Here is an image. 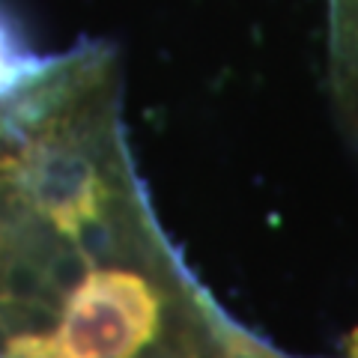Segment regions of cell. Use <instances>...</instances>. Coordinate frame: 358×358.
Masks as SVG:
<instances>
[{"instance_id": "cell-1", "label": "cell", "mask_w": 358, "mask_h": 358, "mask_svg": "<svg viewBox=\"0 0 358 358\" xmlns=\"http://www.w3.org/2000/svg\"><path fill=\"white\" fill-rule=\"evenodd\" d=\"M329 30L334 102L358 147V0H329Z\"/></svg>"}, {"instance_id": "cell-2", "label": "cell", "mask_w": 358, "mask_h": 358, "mask_svg": "<svg viewBox=\"0 0 358 358\" xmlns=\"http://www.w3.org/2000/svg\"><path fill=\"white\" fill-rule=\"evenodd\" d=\"M54 60H57V54L42 57L33 51L15 27V21L0 9V102L18 96L24 87L42 78L54 66Z\"/></svg>"}]
</instances>
